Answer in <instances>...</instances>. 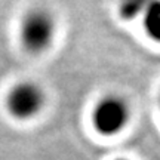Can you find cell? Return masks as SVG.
Segmentation results:
<instances>
[{
    "label": "cell",
    "mask_w": 160,
    "mask_h": 160,
    "mask_svg": "<svg viewBox=\"0 0 160 160\" xmlns=\"http://www.w3.org/2000/svg\"><path fill=\"white\" fill-rule=\"evenodd\" d=\"M53 21L52 18L42 11L31 12L24 19L21 37L24 46L31 52H42L51 45L53 37Z\"/></svg>",
    "instance_id": "cell-2"
},
{
    "label": "cell",
    "mask_w": 160,
    "mask_h": 160,
    "mask_svg": "<svg viewBox=\"0 0 160 160\" xmlns=\"http://www.w3.org/2000/svg\"><path fill=\"white\" fill-rule=\"evenodd\" d=\"M8 107L18 119H30L43 107V92L33 83H19L9 93Z\"/></svg>",
    "instance_id": "cell-3"
},
{
    "label": "cell",
    "mask_w": 160,
    "mask_h": 160,
    "mask_svg": "<svg viewBox=\"0 0 160 160\" xmlns=\"http://www.w3.org/2000/svg\"><path fill=\"white\" fill-rule=\"evenodd\" d=\"M142 15L147 34L156 42H160V0H151Z\"/></svg>",
    "instance_id": "cell-4"
},
{
    "label": "cell",
    "mask_w": 160,
    "mask_h": 160,
    "mask_svg": "<svg viewBox=\"0 0 160 160\" xmlns=\"http://www.w3.org/2000/svg\"><path fill=\"white\" fill-rule=\"evenodd\" d=\"M129 108L123 99L107 97L101 99L93 110V126L102 135H116L128 123Z\"/></svg>",
    "instance_id": "cell-1"
},
{
    "label": "cell",
    "mask_w": 160,
    "mask_h": 160,
    "mask_svg": "<svg viewBox=\"0 0 160 160\" xmlns=\"http://www.w3.org/2000/svg\"><path fill=\"white\" fill-rule=\"evenodd\" d=\"M119 160H123V159H119Z\"/></svg>",
    "instance_id": "cell-6"
},
{
    "label": "cell",
    "mask_w": 160,
    "mask_h": 160,
    "mask_svg": "<svg viewBox=\"0 0 160 160\" xmlns=\"http://www.w3.org/2000/svg\"><path fill=\"white\" fill-rule=\"evenodd\" d=\"M151 0H120V15L123 19H133L144 13Z\"/></svg>",
    "instance_id": "cell-5"
}]
</instances>
